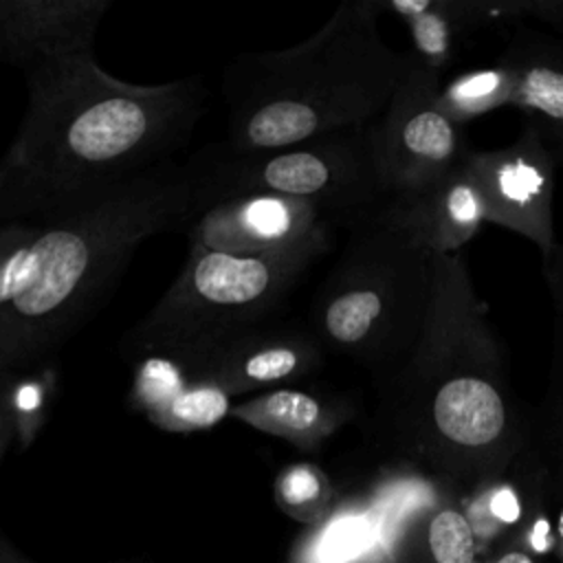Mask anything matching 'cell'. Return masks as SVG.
Returning <instances> with one entry per match:
<instances>
[{
	"label": "cell",
	"instance_id": "1",
	"mask_svg": "<svg viewBox=\"0 0 563 563\" xmlns=\"http://www.w3.org/2000/svg\"><path fill=\"white\" fill-rule=\"evenodd\" d=\"M26 95L0 161V224L86 205L172 165L207 88L202 77L128 84L90 51L29 73Z\"/></svg>",
	"mask_w": 563,
	"mask_h": 563
},
{
	"label": "cell",
	"instance_id": "2",
	"mask_svg": "<svg viewBox=\"0 0 563 563\" xmlns=\"http://www.w3.org/2000/svg\"><path fill=\"white\" fill-rule=\"evenodd\" d=\"M209 207L200 163L167 165L86 205L0 224V380L44 363L145 240Z\"/></svg>",
	"mask_w": 563,
	"mask_h": 563
},
{
	"label": "cell",
	"instance_id": "3",
	"mask_svg": "<svg viewBox=\"0 0 563 563\" xmlns=\"http://www.w3.org/2000/svg\"><path fill=\"white\" fill-rule=\"evenodd\" d=\"M376 420L405 455L453 475H488L530 438L462 253H435L424 330L405 363L376 380Z\"/></svg>",
	"mask_w": 563,
	"mask_h": 563
},
{
	"label": "cell",
	"instance_id": "4",
	"mask_svg": "<svg viewBox=\"0 0 563 563\" xmlns=\"http://www.w3.org/2000/svg\"><path fill=\"white\" fill-rule=\"evenodd\" d=\"M376 11L374 2L343 4L308 40L240 59L227 73L224 154L275 152L374 123L405 68Z\"/></svg>",
	"mask_w": 563,
	"mask_h": 563
},
{
	"label": "cell",
	"instance_id": "5",
	"mask_svg": "<svg viewBox=\"0 0 563 563\" xmlns=\"http://www.w3.org/2000/svg\"><path fill=\"white\" fill-rule=\"evenodd\" d=\"M435 253L369 216L314 295L310 332L323 352L369 367L376 380L416 347L431 308Z\"/></svg>",
	"mask_w": 563,
	"mask_h": 563
},
{
	"label": "cell",
	"instance_id": "6",
	"mask_svg": "<svg viewBox=\"0 0 563 563\" xmlns=\"http://www.w3.org/2000/svg\"><path fill=\"white\" fill-rule=\"evenodd\" d=\"M330 242L332 235H325L260 253H233L189 242L178 277L130 332L132 347L169 354L264 325Z\"/></svg>",
	"mask_w": 563,
	"mask_h": 563
},
{
	"label": "cell",
	"instance_id": "7",
	"mask_svg": "<svg viewBox=\"0 0 563 563\" xmlns=\"http://www.w3.org/2000/svg\"><path fill=\"white\" fill-rule=\"evenodd\" d=\"M211 205L235 196H282L319 207L334 224L354 227L383 202L367 125L262 154L198 161Z\"/></svg>",
	"mask_w": 563,
	"mask_h": 563
},
{
	"label": "cell",
	"instance_id": "8",
	"mask_svg": "<svg viewBox=\"0 0 563 563\" xmlns=\"http://www.w3.org/2000/svg\"><path fill=\"white\" fill-rule=\"evenodd\" d=\"M440 77L405 55L387 108L367 125L385 196L431 183L460 167L473 152L464 123L444 106Z\"/></svg>",
	"mask_w": 563,
	"mask_h": 563
},
{
	"label": "cell",
	"instance_id": "9",
	"mask_svg": "<svg viewBox=\"0 0 563 563\" xmlns=\"http://www.w3.org/2000/svg\"><path fill=\"white\" fill-rule=\"evenodd\" d=\"M466 165L482 200L484 220L519 233L545 255L556 242L559 163L541 134L523 123L510 145L473 150Z\"/></svg>",
	"mask_w": 563,
	"mask_h": 563
},
{
	"label": "cell",
	"instance_id": "10",
	"mask_svg": "<svg viewBox=\"0 0 563 563\" xmlns=\"http://www.w3.org/2000/svg\"><path fill=\"white\" fill-rule=\"evenodd\" d=\"M163 356L194 383L233 396L257 387H290L292 380L317 372L325 352L310 330L264 323Z\"/></svg>",
	"mask_w": 563,
	"mask_h": 563
},
{
	"label": "cell",
	"instance_id": "11",
	"mask_svg": "<svg viewBox=\"0 0 563 563\" xmlns=\"http://www.w3.org/2000/svg\"><path fill=\"white\" fill-rule=\"evenodd\" d=\"M334 222L314 205L282 196H235L205 209L189 242L233 253H260L332 235Z\"/></svg>",
	"mask_w": 563,
	"mask_h": 563
},
{
	"label": "cell",
	"instance_id": "12",
	"mask_svg": "<svg viewBox=\"0 0 563 563\" xmlns=\"http://www.w3.org/2000/svg\"><path fill=\"white\" fill-rule=\"evenodd\" d=\"M110 0H0V62L24 77L92 51Z\"/></svg>",
	"mask_w": 563,
	"mask_h": 563
},
{
	"label": "cell",
	"instance_id": "13",
	"mask_svg": "<svg viewBox=\"0 0 563 563\" xmlns=\"http://www.w3.org/2000/svg\"><path fill=\"white\" fill-rule=\"evenodd\" d=\"M466 161L431 183L387 194L372 216L429 253H460L486 222Z\"/></svg>",
	"mask_w": 563,
	"mask_h": 563
},
{
	"label": "cell",
	"instance_id": "14",
	"mask_svg": "<svg viewBox=\"0 0 563 563\" xmlns=\"http://www.w3.org/2000/svg\"><path fill=\"white\" fill-rule=\"evenodd\" d=\"M510 86L508 103L523 114L563 158V35L537 29H517L497 64Z\"/></svg>",
	"mask_w": 563,
	"mask_h": 563
},
{
	"label": "cell",
	"instance_id": "15",
	"mask_svg": "<svg viewBox=\"0 0 563 563\" xmlns=\"http://www.w3.org/2000/svg\"><path fill=\"white\" fill-rule=\"evenodd\" d=\"M411 31V53L416 64L442 75L460 55L464 42L484 24L510 18L508 2L475 0H394L387 4Z\"/></svg>",
	"mask_w": 563,
	"mask_h": 563
},
{
	"label": "cell",
	"instance_id": "16",
	"mask_svg": "<svg viewBox=\"0 0 563 563\" xmlns=\"http://www.w3.org/2000/svg\"><path fill=\"white\" fill-rule=\"evenodd\" d=\"M229 413L257 431L308 451L345 424L354 409L339 396H321L297 387H277L231 407Z\"/></svg>",
	"mask_w": 563,
	"mask_h": 563
},
{
	"label": "cell",
	"instance_id": "17",
	"mask_svg": "<svg viewBox=\"0 0 563 563\" xmlns=\"http://www.w3.org/2000/svg\"><path fill=\"white\" fill-rule=\"evenodd\" d=\"M442 99L446 110L455 119L466 123V119L475 112L508 103L510 86L504 70L497 66L495 70H486V73L466 77L464 81L453 84L451 88H442Z\"/></svg>",
	"mask_w": 563,
	"mask_h": 563
},
{
	"label": "cell",
	"instance_id": "18",
	"mask_svg": "<svg viewBox=\"0 0 563 563\" xmlns=\"http://www.w3.org/2000/svg\"><path fill=\"white\" fill-rule=\"evenodd\" d=\"M427 543L435 563H473L475 532L457 508H440L427 528Z\"/></svg>",
	"mask_w": 563,
	"mask_h": 563
},
{
	"label": "cell",
	"instance_id": "19",
	"mask_svg": "<svg viewBox=\"0 0 563 563\" xmlns=\"http://www.w3.org/2000/svg\"><path fill=\"white\" fill-rule=\"evenodd\" d=\"M277 499L286 512L308 519L328 501V482L323 473L310 464H297L277 479Z\"/></svg>",
	"mask_w": 563,
	"mask_h": 563
},
{
	"label": "cell",
	"instance_id": "20",
	"mask_svg": "<svg viewBox=\"0 0 563 563\" xmlns=\"http://www.w3.org/2000/svg\"><path fill=\"white\" fill-rule=\"evenodd\" d=\"M541 257H543V275H545V286L552 299V308L556 314H563V240L556 238L554 246Z\"/></svg>",
	"mask_w": 563,
	"mask_h": 563
},
{
	"label": "cell",
	"instance_id": "21",
	"mask_svg": "<svg viewBox=\"0 0 563 563\" xmlns=\"http://www.w3.org/2000/svg\"><path fill=\"white\" fill-rule=\"evenodd\" d=\"M11 387H13L11 378L0 380V457L9 449L11 440L20 435V422H18V411L13 407Z\"/></svg>",
	"mask_w": 563,
	"mask_h": 563
},
{
	"label": "cell",
	"instance_id": "22",
	"mask_svg": "<svg viewBox=\"0 0 563 563\" xmlns=\"http://www.w3.org/2000/svg\"><path fill=\"white\" fill-rule=\"evenodd\" d=\"M493 510L504 521H512L517 517V512H519V504H517V499H515V495L510 490H499L493 497Z\"/></svg>",
	"mask_w": 563,
	"mask_h": 563
},
{
	"label": "cell",
	"instance_id": "23",
	"mask_svg": "<svg viewBox=\"0 0 563 563\" xmlns=\"http://www.w3.org/2000/svg\"><path fill=\"white\" fill-rule=\"evenodd\" d=\"M0 563H33L0 534Z\"/></svg>",
	"mask_w": 563,
	"mask_h": 563
},
{
	"label": "cell",
	"instance_id": "24",
	"mask_svg": "<svg viewBox=\"0 0 563 563\" xmlns=\"http://www.w3.org/2000/svg\"><path fill=\"white\" fill-rule=\"evenodd\" d=\"M497 563H534L530 554L521 552V550H508Z\"/></svg>",
	"mask_w": 563,
	"mask_h": 563
},
{
	"label": "cell",
	"instance_id": "25",
	"mask_svg": "<svg viewBox=\"0 0 563 563\" xmlns=\"http://www.w3.org/2000/svg\"><path fill=\"white\" fill-rule=\"evenodd\" d=\"M556 163H559V176H563V158L556 161Z\"/></svg>",
	"mask_w": 563,
	"mask_h": 563
},
{
	"label": "cell",
	"instance_id": "26",
	"mask_svg": "<svg viewBox=\"0 0 563 563\" xmlns=\"http://www.w3.org/2000/svg\"><path fill=\"white\" fill-rule=\"evenodd\" d=\"M561 539H563V512H561Z\"/></svg>",
	"mask_w": 563,
	"mask_h": 563
}]
</instances>
